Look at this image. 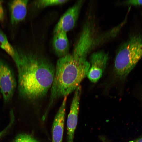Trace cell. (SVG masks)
<instances>
[{
    "label": "cell",
    "mask_w": 142,
    "mask_h": 142,
    "mask_svg": "<svg viewBox=\"0 0 142 142\" xmlns=\"http://www.w3.org/2000/svg\"><path fill=\"white\" fill-rule=\"evenodd\" d=\"M84 1H78L62 16L56 25L54 32H67L74 27L78 19Z\"/></svg>",
    "instance_id": "obj_7"
},
{
    "label": "cell",
    "mask_w": 142,
    "mask_h": 142,
    "mask_svg": "<svg viewBox=\"0 0 142 142\" xmlns=\"http://www.w3.org/2000/svg\"><path fill=\"white\" fill-rule=\"evenodd\" d=\"M53 45L55 53L59 58L68 54L69 43L67 33L62 31L55 33Z\"/></svg>",
    "instance_id": "obj_11"
},
{
    "label": "cell",
    "mask_w": 142,
    "mask_h": 142,
    "mask_svg": "<svg viewBox=\"0 0 142 142\" xmlns=\"http://www.w3.org/2000/svg\"><path fill=\"white\" fill-rule=\"evenodd\" d=\"M28 0L12 1L9 4L11 21L16 24L24 19L26 16Z\"/></svg>",
    "instance_id": "obj_10"
},
{
    "label": "cell",
    "mask_w": 142,
    "mask_h": 142,
    "mask_svg": "<svg viewBox=\"0 0 142 142\" xmlns=\"http://www.w3.org/2000/svg\"><path fill=\"white\" fill-rule=\"evenodd\" d=\"M68 1L66 0H40L36 2V4L39 8H43L47 6L62 4Z\"/></svg>",
    "instance_id": "obj_13"
},
{
    "label": "cell",
    "mask_w": 142,
    "mask_h": 142,
    "mask_svg": "<svg viewBox=\"0 0 142 142\" xmlns=\"http://www.w3.org/2000/svg\"><path fill=\"white\" fill-rule=\"evenodd\" d=\"M90 63L86 59L68 54L57 62L51 88L50 102L55 99L67 96L80 86L87 75Z\"/></svg>",
    "instance_id": "obj_2"
},
{
    "label": "cell",
    "mask_w": 142,
    "mask_h": 142,
    "mask_svg": "<svg viewBox=\"0 0 142 142\" xmlns=\"http://www.w3.org/2000/svg\"><path fill=\"white\" fill-rule=\"evenodd\" d=\"M100 137V138L102 142H108L104 136H101Z\"/></svg>",
    "instance_id": "obj_19"
},
{
    "label": "cell",
    "mask_w": 142,
    "mask_h": 142,
    "mask_svg": "<svg viewBox=\"0 0 142 142\" xmlns=\"http://www.w3.org/2000/svg\"><path fill=\"white\" fill-rule=\"evenodd\" d=\"M108 59V53L103 50L98 51L91 54L90 67L87 76L92 82L96 83L101 78L106 68Z\"/></svg>",
    "instance_id": "obj_6"
},
{
    "label": "cell",
    "mask_w": 142,
    "mask_h": 142,
    "mask_svg": "<svg viewBox=\"0 0 142 142\" xmlns=\"http://www.w3.org/2000/svg\"><path fill=\"white\" fill-rule=\"evenodd\" d=\"M0 47L7 53L13 60H14L16 55V49L11 45L9 42L6 36L1 29Z\"/></svg>",
    "instance_id": "obj_12"
},
{
    "label": "cell",
    "mask_w": 142,
    "mask_h": 142,
    "mask_svg": "<svg viewBox=\"0 0 142 142\" xmlns=\"http://www.w3.org/2000/svg\"><path fill=\"white\" fill-rule=\"evenodd\" d=\"M93 17H88L84 23L74 49V56L86 59L88 54L100 45L111 39L108 31L100 32Z\"/></svg>",
    "instance_id": "obj_4"
},
{
    "label": "cell",
    "mask_w": 142,
    "mask_h": 142,
    "mask_svg": "<svg viewBox=\"0 0 142 142\" xmlns=\"http://www.w3.org/2000/svg\"><path fill=\"white\" fill-rule=\"evenodd\" d=\"M12 142H39L32 135L21 133L17 135Z\"/></svg>",
    "instance_id": "obj_14"
},
{
    "label": "cell",
    "mask_w": 142,
    "mask_h": 142,
    "mask_svg": "<svg viewBox=\"0 0 142 142\" xmlns=\"http://www.w3.org/2000/svg\"><path fill=\"white\" fill-rule=\"evenodd\" d=\"M67 96L64 98L54 118L52 128V142H62Z\"/></svg>",
    "instance_id": "obj_9"
},
{
    "label": "cell",
    "mask_w": 142,
    "mask_h": 142,
    "mask_svg": "<svg viewBox=\"0 0 142 142\" xmlns=\"http://www.w3.org/2000/svg\"><path fill=\"white\" fill-rule=\"evenodd\" d=\"M129 142H142V136L139 137L134 140Z\"/></svg>",
    "instance_id": "obj_18"
},
{
    "label": "cell",
    "mask_w": 142,
    "mask_h": 142,
    "mask_svg": "<svg viewBox=\"0 0 142 142\" xmlns=\"http://www.w3.org/2000/svg\"><path fill=\"white\" fill-rule=\"evenodd\" d=\"M4 17V12L2 4V1H0V21H3Z\"/></svg>",
    "instance_id": "obj_17"
},
{
    "label": "cell",
    "mask_w": 142,
    "mask_h": 142,
    "mask_svg": "<svg viewBox=\"0 0 142 142\" xmlns=\"http://www.w3.org/2000/svg\"><path fill=\"white\" fill-rule=\"evenodd\" d=\"M10 121L8 125L3 130L0 131V138L4 135L8 131L14 121V116L12 110L10 111Z\"/></svg>",
    "instance_id": "obj_15"
},
{
    "label": "cell",
    "mask_w": 142,
    "mask_h": 142,
    "mask_svg": "<svg viewBox=\"0 0 142 142\" xmlns=\"http://www.w3.org/2000/svg\"><path fill=\"white\" fill-rule=\"evenodd\" d=\"M17 88L20 96L27 100L41 98L51 88L55 68L46 59L16 49Z\"/></svg>",
    "instance_id": "obj_1"
},
{
    "label": "cell",
    "mask_w": 142,
    "mask_h": 142,
    "mask_svg": "<svg viewBox=\"0 0 142 142\" xmlns=\"http://www.w3.org/2000/svg\"><path fill=\"white\" fill-rule=\"evenodd\" d=\"M81 91V87L79 86L75 90L71 103L67 120V142H74L78 122Z\"/></svg>",
    "instance_id": "obj_8"
},
{
    "label": "cell",
    "mask_w": 142,
    "mask_h": 142,
    "mask_svg": "<svg viewBox=\"0 0 142 142\" xmlns=\"http://www.w3.org/2000/svg\"><path fill=\"white\" fill-rule=\"evenodd\" d=\"M126 3L128 4L134 6H142V0H130L126 1Z\"/></svg>",
    "instance_id": "obj_16"
},
{
    "label": "cell",
    "mask_w": 142,
    "mask_h": 142,
    "mask_svg": "<svg viewBox=\"0 0 142 142\" xmlns=\"http://www.w3.org/2000/svg\"><path fill=\"white\" fill-rule=\"evenodd\" d=\"M142 57V38L132 36L119 49L115 57L114 71L118 78L124 79Z\"/></svg>",
    "instance_id": "obj_3"
},
{
    "label": "cell",
    "mask_w": 142,
    "mask_h": 142,
    "mask_svg": "<svg viewBox=\"0 0 142 142\" xmlns=\"http://www.w3.org/2000/svg\"><path fill=\"white\" fill-rule=\"evenodd\" d=\"M17 85L12 69L5 62L0 59V91L5 102L12 100Z\"/></svg>",
    "instance_id": "obj_5"
}]
</instances>
